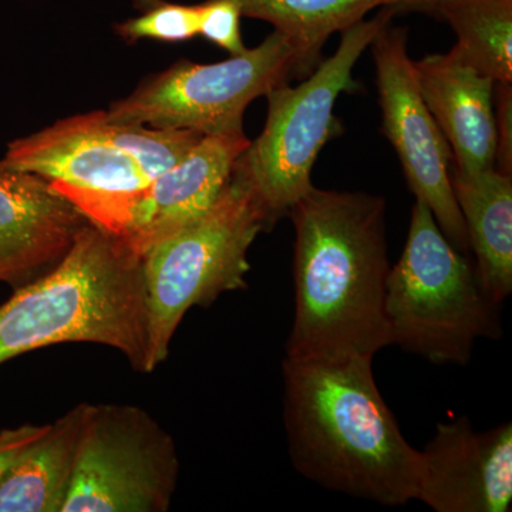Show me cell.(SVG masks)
<instances>
[{
    "instance_id": "obj_1",
    "label": "cell",
    "mask_w": 512,
    "mask_h": 512,
    "mask_svg": "<svg viewBox=\"0 0 512 512\" xmlns=\"http://www.w3.org/2000/svg\"><path fill=\"white\" fill-rule=\"evenodd\" d=\"M288 215L296 234L295 318L286 357L373 359L392 345L384 316L386 202L313 187Z\"/></svg>"
},
{
    "instance_id": "obj_2",
    "label": "cell",
    "mask_w": 512,
    "mask_h": 512,
    "mask_svg": "<svg viewBox=\"0 0 512 512\" xmlns=\"http://www.w3.org/2000/svg\"><path fill=\"white\" fill-rule=\"evenodd\" d=\"M372 362L285 357L289 457L299 474L328 490L402 507L416 500L420 451L384 402Z\"/></svg>"
},
{
    "instance_id": "obj_3",
    "label": "cell",
    "mask_w": 512,
    "mask_h": 512,
    "mask_svg": "<svg viewBox=\"0 0 512 512\" xmlns=\"http://www.w3.org/2000/svg\"><path fill=\"white\" fill-rule=\"evenodd\" d=\"M62 343L109 346L150 373L141 258L92 222L59 264L0 305V365Z\"/></svg>"
},
{
    "instance_id": "obj_4",
    "label": "cell",
    "mask_w": 512,
    "mask_h": 512,
    "mask_svg": "<svg viewBox=\"0 0 512 512\" xmlns=\"http://www.w3.org/2000/svg\"><path fill=\"white\" fill-rule=\"evenodd\" d=\"M478 278L426 204L416 200L399 261L387 276L384 316L390 343L436 365H467L478 339H498L501 323Z\"/></svg>"
},
{
    "instance_id": "obj_5",
    "label": "cell",
    "mask_w": 512,
    "mask_h": 512,
    "mask_svg": "<svg viewBox=\"0 0 512 512\" xmlns=\"http://www.w3.org/2000/svg\"><path fill=\"white\" fill-rule=\"evenodd\" d=\"M268 217L235 165L214 205L141 256L148 313V367L165 362L181 320L194 306L247 289L248 252Z\"/></svg>"
},
{
    "instance_id": "obj_6",
    "label": "cell",
    "mask_w": 512,
    "mask_h": 512,
    "mask_svg": "<svg viewBox=\"0 0 512 512\" xmlns=\"http://www.w3.org/2000/svg\"><path fill=\"white\" fill-rule=\"evenodd\" d=\"M393 15L384 8L375 18L356 23L342 32L335 55L322 60L302 83L295 87L284 83L266 94L264 130L235 165L264 207L269 227L312 190V170L320 150L342 130L333 114L336 100L340 93L356 89L353 67Z\"/></svg>"
},
{
    "instance_id": "obj_7",
    "label": "cell",
    "mask_w": 512,
    "mask_h": 512,
    "mask_svg": "<svg viewBox=\"0 0 512 512\" xmlns=\"http://www.w3.org/2000/svg\"><path fill=\"white\" fill-rule=\"evenodd\" d=\"M295 53L281 33L220 63L180 60L103 111L107 121L183 128L202 136L244 133L249 104L293 77Z\"/></svg>"
},
{
    "instance_id": "obj_8",
    "label": "cell",
    "mask_w": 512,
    "mask_h": 512,
    "mask_svg": "<svg viewBox=\"0 0 512 512\" xmlns=\"http://www.w3.org/2000/svg\"><path fill=\"white\" fill-rule=\"evenodd\" d=\"M180 476L177 446L134 404H90L62 512H167Z\"/></svg>"
},
{
    "instance_id": "obj_9",
    "label": "cell",
    "mask_w": 512,
    "mask_h": 512,
    "mask_svg": "<svg viewBox=\"0 0 512 512\" xmlns=\"http://www.w3.org/2000/svg\"><path fill=\"white\" fill-rule=\"evenodd\" d=\"M3 164L39 175L86 220L117 237L150 178L111 141L103 111L59 120L8 146Z\"/></svg>"
},
{
    "instance_id": "obj_10",
    "label": "cell",
    "mask_w": 512,
    "mask_h": 512,
    "mask_svg": "<svg viewBox=\"0 0 512 512\" xmlns=\"http://www.w3.org/2000/svg\"><path fill=\"white\" fill-rule=\"evenodd\" d=\"M369 47L376 64L382 131L400 158L407 185L433 212L448 241L467 254L466 224L451 185L453 153L421 97L407 53V30L386 25Z\"/></svg>"
},
{
    "instance_id": "obj_11",
    "label": "cell",
    "mask_w": 512,
    "mask_h": 512,
    "mask_svg": "<svg viewBox=\"0 0 512 512\" xmlns=\"http://www.w3.org/2000/svg\"><path fill=\"white\" fill-rule=\"evenodd\" d=\"M416 500L437 512L511 511V423L487 431L464 416L437 424L420 451Z\"/></svg>"
},
{
    "instance_id": "obj_12",
    "label": "cell",
    "mask_w": 512,
    "mask_h": 512,
    "mask_svg": "<svg viewBox=\"0 0 512 512\" xmlns=\"http://www.w3.org/2000/svg\"><path fill=\"white\" fill-rule=\"evenodd\" d=\"M251 140L245 133L204 136L177 165L137 198L117 234L133 254L144 252L210 210Z\"/></svg>"
},
{
    "instance_id": "obj_13",
    "label": "cell",
    "mask_w": 512,
    "mask_h": 512,
    "mask_svg": "<svg viewBox=\"0 0 512 512\" xmlns=\"http://www.w3.org/2000/svg\"><path fill=\"white\" fill-rule=\"evenodd\" d=\"M87 222L42 177L0 161V282L16 289L45 275Z\"/></svg>"
},
{
    "instance_id": "obj_14",
    "label": "cell",
    "mask_w": 512,
    "mask_h": 512,
    "mask_svg": "<svg viewBox=\"0 0 512 512\" xmlns=\"http://www.w3.org/2000/svg\"><path fill=\"white\" fill-rule=\"evenodd\" d=\"M417 86L446 137L458 173L474 175L495 168L494 87L453 52L413 62Z\"/></svg>"
},
{
    "instance_id": "obj_15",
    "label": "cell",
    "mask_w": 512,
    "mask_h": 512,
    "mask_svg": "<svg viewBox=\"0 0 512 512\" xmlns=\"http://www.w3.org/2000/svg\"><path fill=\"white\" fill-rule=\"evenodd\" d=\"M451 185L476 255L478 278L500 305L512 292V175L487 170L474 175L451 168Z\"/></svg>"
},
{
    "instance_id": "obj_16",
    "label": "cell",
    "mask_w": 512,
    "mask_h": 512,
    "mask_svg": "<svg viewBox=\"0 0 512 512\" xmlns=\"http://www.w3.org/2000/svg\"><path fill=\"white\" fill-rule=\"evenodd\" d=\"M87 403L49 424L0 478V512H62L72 488Z\"/></svg>"
},
{
    "instance_id": "obj_17",
    "label": "cell",
    "mask_w": 512,
    "mask_h": 512,
    "mask_svg": "<svg viewBox=\"0 0 512 512\" xmlns=\"http://www.w3.org/2000/svg\"><path fill=\"white\" fill-rule=\"evenodd\" d=\"M242 16L265 20L295 53L293 79H305L322 62V47L336 32L362 22L386 0H234Z\"/></svg>"
},
{
    "instance_id": "obj_18",
    "label": "cell",
    "mask_w": 512,
    "mask_h": 512,
    "mask_svg": "<svg viewBox=\"0 0 512 512\" xmlns=\"http://www.w3.org/2000/svg\"><path fill=\"white\" fill-rule=\"evenodd\" d=\"M424 12L456 32L454 55L495 83H512V0H437Z\"/></svg>"
},
{
    "instance_id": "obj_19",
    "label": "cell",
    "mask_w": 512,
    "mask_h": 512,
    "mask_svg": "<svg viewBox=\"0 0 512 512\" xmlns=\"http://www.w3.org/2000/svg\"><path fill=\"white\" fill-rule=\"evenodd\" d=\"M103 119L111 141L137 161L150 181L180 163L204 137L197 131L183 128L111 123L104 113Z\"/></svg>"
},
{
    "instance_id": "obj_20",
    "label": "cell",
    "mask_w": 512,
    "mask_h": 512,
    "mask_svg": "<svg viewBox=\"0 0 512 512\" xmlns=\"http://www.w3.org/2000/svg\"><path fill=\"white\" fill-rule=\"evenodd\" d=\"M141 15L116 26V32L127 42L157 40L181 43L198 36L200 5H180L167 0H136Z\"/></svg>"
},
{
    "instance_id": "obj_21",
    "label": "cell",
    "mask_w": 512,
    "mask_h": 512,
    "mask_svg": "<svg viewBox=\"0 0 512 512\" xmlns=\"http://www.w3.org/2000/svg\"><path fill=\"white\" fill-rule=\"evenodd\" d=\"M241 9L234 0H207L200 3L198 36L227 50L229 55H241L247 50L241 35Z\"/></svg>"
},
{
    "instance_id": "obj_22",
    "label": "cell",
    "mask_w": 512,
    "mask_h": 512,
    "mask_svg": "<svg viewBox=\"0 0 512 512\" xmlns=\"http://www.w3.org/2000/svg\"><path fill=\"white\" fill-rule=\"evenodd\" d=\"M495 128H497V154L495 170L512 175V90L511 84L495 83Z\"/></svg>"
},
{
    "instance_id": "obj_23",
    "label": "cell",
    "mask_w": 512,
    "mask_h": 512,
    "mask_svg": "<svg viewBox=\"0 0 512 512\" xmlns=\"http://www.w3.org/2000/svg\"><path fill=\"white\" fill-rule=\"evenodd\" d=\"M47 426L49 424H23L12 429L0 430V478L5 476L6 471L25 448L45 433Z\"/></svg>"
},
{
    "instance_id": "obj_24",
    "label": "cell",
    "mask_w": 512,
    "mask_h": 512,
    "mask_svg": "<svg viewBox=\"0 0 512 512\" xmlns=\"http://www.w3.org/2000/svg\"><path fill=\"white\" fill-rule=\"evenodd\" d=\"M437 0H386L383 8L392 10L393 13L404 12V10H420L424 12Z\"/></svg>"
}]
</instances>
